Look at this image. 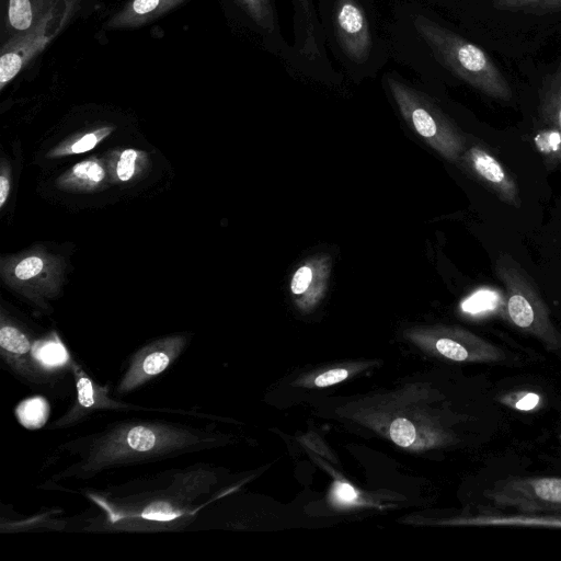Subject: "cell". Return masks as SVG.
Segmentation results:
<instances>
[{
	"label": "cell",
	"mask_w": 561,
	"mask_h": 561,
	"mask_svg": "<svg viewBox=\"0 0 561 561\" xmlns=\"http://www.w3.org/2000/svg\"><path fill=\"white\" fill-rule=\"evenodd\" d=\"M413 23L447 70L491 99L504 102L512 99L508 80L485 50L426 16L417 15Z\"/></svg>",
	"instance_id": "obj_1"
},
{
	"label": "cell",
	"mask_w": 561,
	"mask_h": 561,
	"mask_svg": "<svg viewBox=\"0 0 561 561\" xmlns=\"http://www.w3.org/2000/svg\"><path fill=\"white\" fill-rule=\"evenodd\" d=\"M201 443L182 428L139 423L111 431L93 445L84 465L88 471L164 456Z\"/></svg>",
	"instance_id": "obj_2"
},
{
	"label": "cell",
	"mask_w": 561,
	"mask_h": 561,
	"mask_svg": "<svg viewBox=\"0 0 561 561\" xmlns=\"http://www.w3.org/2000/svg\"><path fill=\"white\" fill-rule=\"evenodd\" d=\"M495 274L504 286V313L520 332L540 341L550 351L561 350V333L526 271L508 254L495 262Z\"/></svg>",
	"instance_id": "obj_3"
},
{
	"label": "cell",
	"mask_w": 561,
	"mask_h": 561,
	"mask_svg": "<svg viewBox=\"0 0 561 561\" xmlns=\"http://www.w3.org/2000/svg\"><path fill=\"white\" fill-rule=\"evenodd\" d=\"M388 85L403 118L438 153L458 161L466 149L465 137L426 95L393 78Z\"/></svg>",
	"instance_id": "obj_4"
},
{
	"label": "cell",
	"mask_w": 561,
	"mask_h": 561,
	"mask_svg": "<svg viewBox=\"0 0 561 561\" xmlns=\"http://www.w3.org/2000/svg\"><path fill=\"white\" fill-rule=\"evenodd\" d=\"M484 495L494 505L519 513H561L559 477H508L494 482Z\"/></svg>",
	"instance_id": "obj_5"
},
{
	"label": "cell",
	"mask_w": 561,
	"mask_h": 561,
	"mask_svg": "<svg viewBox=\"0 0 561 561\" xmlns=\"http://www.w3.org/2000/svg\"><path fill=\"white\" fill-rule=\"evenodd\" d=\"M51 9L34 27L25 34L10 38L1 49L0 88L3 89L38 53H41L57 33H50L56 18Z\"/></svg>",
	"instance_id": "obj_6"
},
{
	"label": "cell",
	"mask_w": 561,
	"mask_h": 561,
	"mask_svg": "<svg viewBox=\"0 0 561 561\" xmlns=\"http://www.w3.org/2000/svg\"><path fill=\"white\" fill-rule=\"evenodd\" d=\"M459 160L467 170L502 202L520 206L519 188L510 172L486 149L473 145L465 149Z\"/></svg>",
	"instance_id": "obj_7"
},
{
	"label": "cell",
	"mask_w": 561,
	"mask_h": 561,
	"mask_svg": "<svg viewBox=\"0 0 561 561\" xmlns=\"http://www.w3.org/2000/svg\"><path fill=\"white\" fill-rule=\"evenodd\" d=\"M184 344L183 337L172 336L142 348L131 359L128 370L118 385V392L131 391L161 374L179 356Z\"/></svg>",
	"instance_id": "obj_8"
},
{
	"label": "cell",
	"mask_w": 561,
	"mask_h": 561,
	"mask_svg": "<svg viewBox=\"0 0 561 561\" xmlns=\"http://www.w3.org/2000/svg\"><path fill=\"white\" fill-rule=\"evenodd\" d=\"M333 22L346 56L356 62L366 60L371 48V35L366 14L357 0H336Z\"/></svg>",
	"instance_id": "obj_9"
},
{
	"label": "cell",
	"mask_w": 561,
	"mask_h": 561,
	"mask_svg": "<svg viewBox=\"0 0 561 561\" xmlns=\"http://www.w3.org/2000/svg\"><path fill=\"white\" fill-rule=\"evenodd\" d=\"M186 0H130L107 22L108 27L126 28L145 25Z\"/></svg>",
	"instance_id": "obj_10"
},
{
	"label": "cell",
	"mask_w": 561,
	"mask_h": 561,
	"mask_svg": "<svg viewBox=\"0 0 561 561\" xmlns=\"http://www.w3.org/2000/svg\"><path fill=\"white\" fill-rule=\"evenodd\" d=\"M476 526L540 527L561 529V513H515L486 512L465 520Z\"/></svg>",
	"instance_id": "obj_11"
},
{
	"label": "cell",
	"mask_w": 561,
	"mask_h": 561,
	"mask_svg": "<svg viewBox=\"0 0 561 561\" xmlns=\"http://www.w3.org/2000/svg\"><path fill=\"white\" fill-rule=\"evenodd\" d=\"M538 111L543 125L561 136V62L542 81Z\"/></svg>",
	"instance_id": "obj_12"
},
{
	"label": "cell",
	"mask_w": 561,
	"mask_h": 561,
	"mask_svg": "<svg viewBox=\"0 0 561 561\" xmlns=\"http://www.w3.org/2000/svg\"><path fill=\"white\" fill-rule=\"evenodd\" d=\"M56 0H9L8 20L16 31L34 27L51 9Z\"/></svg>",
	"instance_id": "obj_13"
},
{
	"label": "cell",
	"mask_w": 561,
	"mask_h": 561,
	"mask_svg": "<svg viewBox=\"0 0 561 561\" xmlns=\"http://www.w3.org/2000/svg\"><path fill=\"white\" fill-rule=\"evenodd\" d=\"M500 11L542 15L561 12V0H491Z\"/></svg>",
	"instance_id": "obj_14"
},
{
	"label": "cell",
	"mask_w": 561,
	"mask_h": 561,
	"mask_svg": "<svg viewBox=\"0 0 561 561\" xmlns=\"http://www.w3.org/2000/svg\"><path fill=\"white\" fill-rule=\"evenodd\" d=\"M69 171L64 182L84 188L96 187L105 176V171L98 160L79 162Z\"/></svg>",
	"instance_id": "obj_15"
},
{
	"label": "cell",
	"mask_w": 561,
	"mask_h": 561,
	"mask_svg": "<svg viewBox=\"0 0 561 561\" xmlns=\"http://www.w3.org/2000/svg\"><path fill=\"white\" fill-rule=\"evenodd\" d=\"M112 130L113 127H102L91 133H87L69 145L64 144L62 146L57 148L51 153V156H65L87 152L93 149L100 141H102L106 136H108L112 133Z\"/></svg>",
	"instance_id": "obj_16"
},
{
	"label": "cell",
	"mask_w": 561,
	"mask_h": 561,
	"mask_svg": "<svg viewBox=\"0 0 561 561\" xmlns=\"http://www.w3.org/2000/svg\"><path fill=\"white\" fill-rule=\"evenodd\" d=\"M0 346L13 356H22L31 351L28 337L13 325L2 324L0 329Z\"/></svg>",
	"instance_id": "obj_17"
},
{
	"label": "cell",
	"mask_w": 561,
	"mask_h": 561,
	"mask_svg": "<svg viewBox=\"0 0 561 561\" xmlns=\"http://www.w3.org/2000/svg\"><path fill=\"white\" fill-rule=\"evenodd\" d=\"M250 18L264 31L274 30V11L271 0H237Z\"/></svg>",
	"instance_id": "obj_18"
},
{
	"label": "cell",
	"mask_w": 561,
	"mask_h": 561,
	"mask_svg": "<svg viewBox=\"0 0 561 561\" xmlns=\"http://www.w3.org/2000/svg\"><path fill=\"white\" fill-rule=\"evenodd\" d=\"M16 414L25 426L39 427L46 420V403L39 398L30 399L19 407Z\"/></svg>",
	"instance_id": "obj_19"
},
{
	"label": "cell",
	"mask_w": 561,
	"mask_h": 561,
	"mask_svg": "<svg viewBox=\"0 0 561 561\" xmlns=\"http://www.w3.org/2000/svg\"><path fill=\"white\" fill-rule=\"evenodd\" d=\"M391 439L401 447H410L415 440L413 424L405 419H396L389 428Z\"/></svg>",
	"instance_id": "obj_20"
},
{
	"label": "cell",
	"mask_w": 561,
	"mask_h": 561,
	"mask_svg": "<svg viewBox=\"0 0 561 561\" xmlns=\"http://www.w3.org/2000/svg\"><path fill=\"white\" fill-rule=\"evenodd\" d=\"M35 356L39 362L48 366L61 365L68 358L66 350L57 342L43 344L35 353Z\"/></svg>",
	"instance_id": "obj_21"
},
{
	"label": "cell",
	"mask_w": 561,
	"mask_h": 561,
	"mask_svg": "<svg viewBox=\"0 0 561 561\" xmlns=\"http://www.w3.org/2000/svg\"><path fill=\"white\" fill-rule=\"evenodd\" d=\"M314 274V266L311 262L298 267L290 282L291 293L296 296L306 294L312 286Z\"/></svg>",
	"instance_id": "obj_22"
},
{
	"label": "cell",
	"mask_w": 561,
	"mask_h": 561,
	"mask_svg": "<svg viewBox=\"0 0 561 561\" xmlns=\"http://www.w3.org/2000/svg\"><path fill=\"white\" fill-rule=\"evenodd\" d=\"M502 402L520 411H531L540 404V397L530 391L512 392L503 397Z\"/></svg>",
	"instance_id": "obj_23"
},
{
	"label": "cell",
	"mask_w": 561,
	"mask_h": 561,
	"mask_svg": "<svg viewBox=\"0 0 561 561\" xmlns=\"http://www.w3.org/2000/svg\"><path fill=\"white\" fill-rule=\"evenodd\" d=\"M139 153L141 152L134 149H126L121 153L116 163V175L121 181L126 182L134 176Z\"/></svg>",
	"instance_id": "obj_24"
},
{
	"label": "cell",
	"mask_w": 561,
	"mask_h": 561,
	"mask_svg": "<svg viewBox=\"0 0 561 561\" xmlns=\"http://www.w3.org/2000/svg\"><path fill=\"white\" fill-rule=\"evenodd\" d=\"M44 270V262L39 256H27L21 260L14 268L18 279L28 280L39 275Z\"/></svg>",
	"instance_id": "obj_25"
},
{
	"label": "cell",
	"mask_w": 561,
	"mask_h": 561,
	"mask_svg": "<svg viewBox=\"0 0 561 561\" xmlns=\"http://www.w3.org/2000/svg\"><path fill=\"white\" fill-rule=\"evenodd\" d=\"M78 402L80 407L89 409L95 404L93 385L90 379L84 376L78 378Z\"/></svg>",
	"instance_id": "obj_26"
},
{
	"label": "cell",
	"mask_w": 561,
	"mask_h": 561,
	"mask_svg": "<svg viewBox=\"0 0 561 561\" xmlns=\"http://www.w3.org/2000/svg\"><path fill=\"white\" fill-rule=\"evenodd\" d=\"M347 376L348 371L344 368L331 369L316 377L314 385L317 387H328L346 379Z\"/></svg>",
	"instance_id": "obj_27"
},
{
	"label": "cell",
	"mask_w": 561,
	"mask_h": 561,
	"mask_svg": "<svg viewBox=\"0 0 561 561\" xmlns=\"http://www.w3.org/2000/svg\"><path fill=\"white\" fill-rule=\"evenodd\" d=\"M336 499L343 503L354 502L357 497L356 490L346 482H340L335 489Z\"/></svg>",
	"instance_id": "obj_28"
},
{
	"label": "cell",
	"mask_w": 561,
	"mask_h": 561,
	"mask_svg": "<svg viewBox=\"0 0 561 561\" xmlns=\"http://www.w3.org/2000/svg\"><path fill=\"white\" fill-rule=\"evenodd\" d=\"M10 192V179L3 173L0 176V208H2L7 202Z\"/></svg>",
	"instance_id": "obj_29"
},
{
	"label": "cell",
	"mask_w": 561,
	"mask_h": 561,
	"mask_svg": "<svg viewBox=\"0 0 561 561\" xmlns=\"http://www.w3.org/2000/svg\"><path fill=\"white\" fill-rule=\"evenodd\" d=\"M300 5L302 7V9L305 10L306 14H307V19H309V22L311 23V4H310V0H297Z\"/></svg>",
	"instance_id": "obj_30"
}]
</instances>
